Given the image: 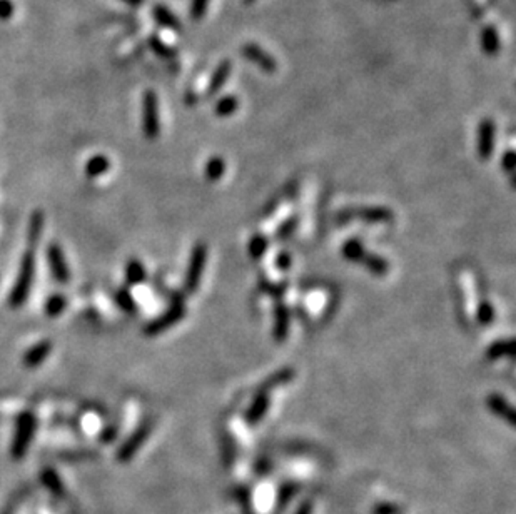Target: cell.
<instances>
[{"label":"cell","instance_id":"cell-1","mask_svg":"<svg viewBox=\"0 0 516 514\" xmlns=\"http://www.w3.org/2000/svg\"><path fill=\"white\" fill-rule=\"evenodd\" d=\"M35 266H37V260H35V249L27 247V251L22 254L19 274L17 278H15L14 287H12L9 294V304L14 309L23 306L25 300L29 299L35 278Z\"/></svg>","mask_w":516,"mask_h":514},{"label":"cell","instance_id":"cell-2","mask_svg":"<svg viewBox=\"0 0 516 514\" xmlns=\"http://www.w3.org/2000/svg\"><path fill=\"white\" fill-rule=\"evenodd\" d=\"M186 304H184V298L180 294H174L172 298V304L165 309L159 318L152 319L147 326L144 327L145 336H157L161 332L167 331L169 327H172L177 324L180 319L186 318Z\"/></svg>","mask_w":516,"mask_h":514},{"label":"cell","instance_id":"cell-3","mask_svg":"<svg viewBox=\"0 0 516 514\" xmlns=\"http://www.w3.org/2000/svg\"><path fill=\"white\" fill-rule=\"evenodd\" d=\"M207 247L204 243H198L191 251V259L187 264L186 279H184V291L187 294H194L199 289L200 279H203L204 267H206Z\"/></svg>","mask_w":516,"mask_h":514},{"label":"cell","instance_id":"cell-4","mask_svg":"<svg viewBox=\"0 0 516 514\" xmlns=\"http://www.w3.org/2000/svg\"><path fill=\"white\" fill-rule=\"evenodd\" d=\"M143 130L149 141H156L161 134L159 99L152 90H147L143 97Z\"/></svg>","mask_w":516,"mask_h":514},{"label":"cell","instance_id":"cell-5","mask_svg":"<svg viewBox=\"0 0 516 514\" xmlns=\"http://www.w3.org/2000/svg\"><path fill=\"white\" fill-rule=\"evenodd\" d=\"M47 256V264H49L50 272H52V278L57 280L59 284H67L70 280V269L67 264L65 254L62 251V247L57 243L49 244L45 249Z\"/></svg>","mask_w":516,"mask_h":514},{"label":"cell","instance_id":"cell-6","mask_svg":"<svg viewBox=\"0 0 516 514\" xmlns=\"http://www.w3.org/2000/svg\"><path fill=\"white\" fill-rule=\"evenodd\" d=\"M478 136V156L482 161H488L493 156L496 137V125L491 119H484V121H482Z\"/></svg>","mask_w":516,"mask_h":514},{"label":"cell","instance_id":"cell-7","mask_svg":"<svg viewBox=\"0 0 516 514\" xmlns=\"http://www.w3.org/2000/svg\"><path fill=\"white\" fill-rule=\"evenodd\" d=\"M242 55L256 64L259 69H262L266 74H274L278 70V62L274 61V57H271V54H267L266 50L261 49L258 43H246L242 47Z\"/></svg>","mask_w":516,"mask_h":514},{"label":"cell","instance_id":"cell-8","mask_svg":"<svg viewBox=\"0 0 516 514\" xmlns=\"http://www.w3.org/2000/svg\"><path fill=\"white\" fill-rule=\"evenodd\" d=\"M353 216L354 219L366 224H384L395 220V214L388 207H356L353 209Z\"/></svg>","mask_w":516,"mask_h":514},{"label":"cell","instance_id":"cell-9","mask_svg":"<svg viewBox=\"0 0 516 514\" xmlns=\"http://www.w3.org/2000/svg\"><path fill=\"white\" fill-rule=\"evenodd\" d=\"M291 312L286 304L278 302L274 307V326H273V338L274 341L285 342L291 327Z\"/></svg>","mask_w":516,"mask_h":514},{"label":"cell","instance_id":"cell-10","mask_svg":"<svg viewBox=\"0 0 516 514\" xmlns=\"http://www.w3.org/2000/svg\"><path fill=\"white\" fill-rule=\"evenodd\" d=\"M50 353H52V342L47 341V339L45 341H39L37 344H34V346H30L29 349H27V353L23 354V366L30 367V369L39 367L47 358H49Z\"/></svg>","mask_w":516,"mask_h":514},{"label":"cell","instance_id":"cell-11","mask_svg":"<svg viewBox=\"0 0 516 514\" xmlns=\"http://www.w3.org/2000/svg\"><path fill=\"white\" fill-rule=\"evenodd\" d=\"M151 428H152V422L149 421V419H147V421L141 422L139 428L134 431V433L131 434V438L125 441L124 448L121 449V456L124 458V460H129V458H131L132 454L136 453V451L139 449L141 446H143V442L147 440L149 433H151Z\"/></svg>","mask_w":516,"mask_h":514},{"label":"cell","instance_id":"cell-12","mask_svg":"<svg viewBox=\"0 0 516 514\" xmlns=\"http://www.w3.org/2000/svg\"><path fill=\"white\" fill-rule=\"evenodd\" d=\"M269 396H267V393H261L259 391L258 394H256L253 402H251V406L247 407L246 414H244V419H246L247 424H258L259 421H262V418L266 416V413L269 411Z\"/></svg>","mask_w":516,"mask_h":514},{"label":"cell","instance_id":"cell-13","mask_svg":"<svg viewBox=\"0 0 516 514\" xmlns=\"http://www.w3.org/2000/svg\"><path fill=\"white\" fill-rule=\"evenodd\" d=\"M486 406L491 413L496 414V416L505 419L508 424H516L513 407H511L510 402L503 396H499V394H490V396L486 398Z\"/></svg>","mask_w":516,"mask_h":514},{"label":"cell","instance_id":"cell-14","mask_svg":"<svg viewBox=\"0 0 516 514\" xmlns=\"http://www.w3.org/2000/svg\"><path fill=\"white\" fill-rule=\"evenodd\" d=\"M231 70H232L231 61H223L218 67H216V70L212 72L211 79H209V85L206 90L207 97L216 96V94H218L219 90L226 85L227 79H229V75H231Z\"/></svg>","mask_w":516,"mask_h":514},{"label":"cell","instance_id":"cell-15","mask_svg":"<svg viewBox=\"0 0 516 514\" xmlns=\"http://www.w3.org/2000/svg\"><path fill=\"white\" fill-rule=\"evenodd\" d=\"M42 231H44V212L34 211L30 214L29 227H27V247L37 249L39 240L42 237Z\"/></svg>","mask_w":516,"mask_h":514},{"label":"cell","instance_id":"cell-16","mask_svg":"<svg viewBox=\"0 0 516 514\" xmlns=\"http://www.w3.org/2000/svg\"><path fill=\"white\" fill-rule=\"evenodd\" d=\"M110 169V161L107 156L104 154H96L90 159L85 162L84 167V174L87 179H97V177L104 176L105 172H109Z\"/></svg>","mask_w":516,"mask_h":514},{"label":"cell","instance_id":"cell-17","mask_svg":"<svg viewBox=\"0 0 516 514\" xmlns=\"http://www.w3.org/2000/svg\"><path fill=\"white\" fill-rule=\"evenodd\" d=\"M294 376H296V371H294L293 367H282V369H279L278 373L271 374L259 391H261V393H269V391L276 389V387L289 384V382L294 379Z\"/></svg>","mask_w":516,"mask_h":514},{"label":"cell","instance_id":"cell-18","mask_svg":"<svg viewBox=\"0 0 516 514\" xmlns=\"http://www.w3.org/2000/svg\"><path fill=\"white\" fill-rule=\"evenodd\" d=\"M124 276L125 282L129 286H139V284H143L147 279V271H145V266L139 259H129L127 264H125Z\"/></svg>","mask_w":516,"mask_h":514},{"label":"cell","instance_id":"cell-19","mask_svg":"<svg viewBox=\"0 0 516 514\" xmlns=\"http://www.w3.org/2000/svg\"><path fill=\"white\" fill-rule=\"evenodd\" d=\"M361 264H364L366 269H368L373 276H378V278H383V276H386L389 272V263L384 259V257H381L378 254H368V252H366L364 259H362Z\"/></svg>","mask_w":516,"mask_h":514},{"label":"cell","instance_id":"cell-20","mask_svg":"<svg viewBox=\"0 0 516 514\" xmlns=\"http://www.w3.org/2000/svg\"><path fill=\"white\" fill-rule=\"evenodd\" d=\"M341 252L342 256H344V259L349 260V263H362V259H364L366 256L364 246H362L360 239L346 240V243L342 244Z\"/></svg>","mask_w":516,"mask_h":514},{"label":"cell","instance_id":"cell-21","mask_svg":"<svg viewBox=\"0 0 516 514\" xmlns=\"http://www.w3.org/2000/svg\"><path fill=\"white\" fill-rule=\"evenodd\" d=\"M67 307V298L64 294H52L45 299L44 314L47 318H59Z\"/></svg>","mask_w":516,"mask_h":514},{"label":"cell","instance_id":"cell-22","mask_svg":"<svg viewBox=\"0 0 516 514\" xmlns=\"http://www.w3.org/2000/svg\"><path fill=\"white\" fill-rule=\"evenodd\" d=\"M224 172H226V162L223 157H211L206 162V167H204V176L211 183H218L219 179H223Z\"/></svg>","mask_w":516,"mask_h":514},{"label":"cell","instance_id":"cell-23","mask_svg":"<svg viewBox=\"0 0 516 514\" xmlns=\"http://www.w3.org/2000/svg\"><path fill=\"white\" fill-rule=\"evenodd\" d=\"M114 300H116V304L119 306V309L124 311L125 314H136L137 312V304L127 287H119V289L116 291V294H114Z\"/></svg>","mask_w":516,"mask_h":514},{"label":"cell","instance_id":"cell-24","mask_svg":"<svg viewBox=\"0 0 516 514\" xmlns=\"http://www.w3.org/2000/svg\"><path fill=\"white\" fill-rule=\"evenodd\" d=\"M482 47L484 54L493 55L499 50V35L493 25L484 27L482 32Z\"/></svg>","mask_w":516,"mask_h":514},{"label":"cell","instance_id":"cell-25","mask_svg":"<svg viewBox=\"0 0 516 514\" xmlns=\"http://www.w3.org/2000/svg\"><path fill=\"white\" fill-rule=\"evenodd\" d=\"M505 356H513V341L511 339L496 341L486 351V359H490V361H496V359L505 358Z\"/></svg>","mask_w":516,"mask_h":514},{"label":"cell","instance_id":"cell-26","mask_svg":"<svg viewBox=\"0 0 516 514\" xmlns=\"http://www.w3.org/2000/svg\"><path fill=\"white\" fill-rule=\"evenodd\" d=\"M238 107H239L238 97L224 96V97H220L218 101V104H216L214 112L218 117H229L236 112V110H238Z\"/></svg>","mask_w":516,"mask_h":514},{"label":"cell","instance_id":"cell-27","mask_svg":"<svg viewBox=\"0 0 516 514\" xmlns=\"http://www.w3.org/2000/svg\"><path fill=\"white\" fill-rule=\"evenodd\" d=\"M267 247H269V240H267V237L262 234H256L251 237L249 244H247V252H249V256L253 257V259L258 260L264 256V252L267 251Z\"/></svg>","mask_w":516,"mask_h":514},{"label":"cell","instance_id":"cell-28","mask_svg":"<svg viewBox=\"0 0 516 514\" xmlns=\"http://www.w3.org/2000/svg\"><path fill=\"white\" fill-rule=\"evenodd\" d=\"M154 19L161 23V25L169 27V29H174V30L180 29V23L179 21H177L176 15L163 6H157L154 9Z\"/></svg>","mask_w":516,"mask_h":514},{"label":"cell","instance_id":"cell-29","mask_svg":"<svg viewBox=\"0 0 516 514\" xmlns=\"http://www.w3.org/2000/svg\"><path fill=\"white\" fill-rule=\"evenodd\" d=\"M220 453H223L224 464L229 468V466L236 460V446H234V442H232V440L227 433L220 434Z\"/></svg>","mask_w":516,"mask_h":514},{"label":"cell","instance_id":"cell-30","mask_svg":"<svg viewBox=\"0 0 516 514\" xmlns=\"http://www.w3.org/2000/svg\"><path fill=\"white\" fill-rule=\"evenodd\" d=\"M476 319H478V322L482 324V326H488V324L493 322L495 321L493 304L488 302V300H483V302H479L478 311H476Z\"/></svg>","mask_w":516,"mask_h":514},{"label":"cell","instance_id":"cell-31","mask_svg":"<svg viewBox=\"0 0 516 514\" xmlns=\"http://www.w3.org/2000/svg\"><path fill=\"white\" fill-rule=\"evenodd\" d=\"M286 289H287L286 282H271V280H267V279L261 280V291L266 292V294L273 296V298L276 299L282 298Z\"/></svg>","mask_w":516,"mask_h":514},{"label":"cell","instance_id":"cell-32","mask_svg":"<svg viewBox=\"0 0 516 514\" xmlns=\"http://www.w3.org/2000/svg\"><path fill=\"white\" fill-rule=\"evenodd\" d=\"M298 224H299V219H298L296 216L287 217L285 223L279 225L278 232H276L278 239H287V237L293 236L294 231H296V229H298Z\"/></svg>","mask_w":516,"mask_h":514},{"label":"cell","instance_id":"cell-33","mask_svg":"<svg viewBox=\"0 0 516 514\" xmlns=\"http://www.w3.org/2000/svg\"><path fill=\"white\" fill-rule=\"evenodd\" d=\"M209 7V0H191V19L200 21L206 15Z\"/></svg>","mask_w":516,"mask_h":514},{"label":"cell","instance_id":"cell-34","mask_svg":"<svg viewBox=\"0 0 516 514\" xmlns=\"http://www.w3.org/2000/svg\"><path fill=\"white\" fill-rule=\"evenodd\" d=\"M151 47H152V49H154L156 54L161 55V57H164V59L176 57V50H172L171 47L165 45V43L161 42L159 39H156V37L151 39Z\"/></svg>","mask_w":516,"mask_h":514},{"label":"cell","instance_id":"cell-35","mask_svg":"<svg viewBox=\"0 0 516 514\" xmlns=\"http://www.w3.org/2000/svg\"><path fill=\"white\" fill-rule=\"evenodd\" d=\"M373 514H404V509L393 503H380L373 508Z\"/></svg>","mask_w":516,"mask_h":514},{"label":"cell","instance_id":"cell-36","mask_svg":"<svg viewBox=\"0 0 516 514\" xmlns=\"http://www.w3.org/2000/svg\"><path fill=\"white\" fill-rule=\"evenodd\" d=\"M276 267L281 269V271H287L291 266H293V256L289 252H279L278 257L274 260Z\"/></svg>","mask_w":516,"mask_h":514},{"label":"cell","instance_id":"cell-37","mask_svg":"<svg viewBox=\"0 0 516 514\" xmlns=\"http://www.w3.org/2000/svg\"><path fill=\"white\" fill-rule=\"evenodd\" d=\"M502 167L505 169L506 172H513L515 171V150H506L502 157Z\"/></svg>","mask_w":516,"mask_h":514},{"label":"cell","instance_id":"cell-38","mask_svg":"<svg viewBox=\"0 0 516 514\" xmlns=\"http://www.w3.org/2000/svg\"><path fill=\"white\" fill-rule=\"evenodd\" d=\"M336 220L340 224H348L349 220H354V216H353V207H348V209H342V211H340L336 214Z\"/></svg>","mask_w":516,"mask_h":514},{"label":"cell","instance_id":"cell-39","mask_svg":"<svg viewBox=\"0 0 516 514\" xmlns=\"http://www.w3.org/2000/svg\"><path fill=\"white\" fill-rule=\"evenodd\" d=\"M296 514H313V503H311V501H305V503L298 508Z\"/></svg>","mask_w":516,"mask_h":514},{"label":"cell","instance_id":"cell-40","mask_svg":"<svg viewBox=\"0 0 516 514\" xmlns=\"http://www.w3.org/2000/svg\"><path fill=\"white\" fill-rule=\"evenodd\" d=\"M10 2H7V0H0V15L2 17H7V15H10Z\"/></svg>","mask_w":516,"mask_h":514},{"label":"cell","instance_id":"cell-41","mask_svg":"<svg viewBox=\"0 0 516 514\" xmlns=\"http://www.w3.org/2000/svg\"><path fill=\"white\" fill-rule=\"evenodd\" d=\"M127 2H131V3H134V6H137V3H141L143 0H127Z\"/></svg>","mask_w":516,"mask_h":514},{"label":"cell","instance_id":"cell-42","mask_svg":"<svg viewBox=\"0 0 516 514\" xmlns=\"http://www.w3.org/2000/svg\"><path fill=\"white\" fill-rule=\"evenodd\" d=\"M244 2H247V3H249V2H253V0H244Z\"/></svg>","mask_w":516,"mask_h":514}]
</instances>
